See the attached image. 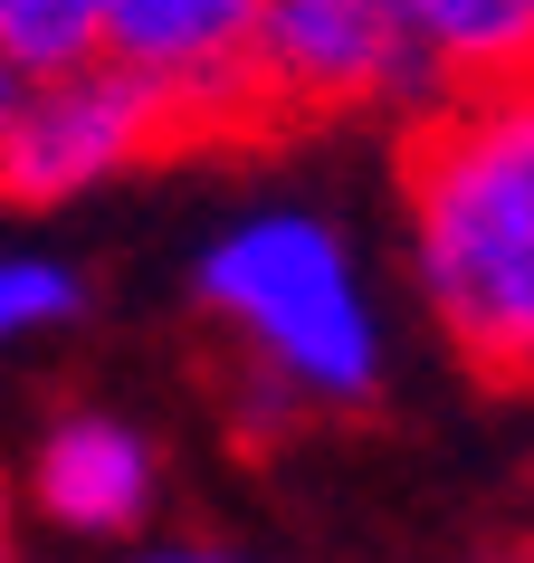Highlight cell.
I'll return each mask as SVG.
<instances>
[{
	"label": "cell",
	"mask_w": 534,
	"mask_h": 563,
	"mask_svg": "<svg viewBox=\"0 0 534 563\" xmlns=\"http://www.w3.org/2000/svg\"><path fill=\"white\" fill-rule=\"evenodd\" d=\"M181 144H191V124H181L173 96L144 87L115 58H87L67 77L20 87V115L0 134V201H30V210L87 201V191L144 173V163H163Z\"/></svg>",
	"instance_id": "cell-4"
},
{
	"label": "cell",
	"mask_w": 534,
	"mask_h": 563,
	"mask_svg": "<svg viewBox=\"0 0 534 563\" xmlns=\"http://www.w3.org/2000/svg\"><path fill=\"white\" fill-rule=\"evenodd\" d=\"M401 239L448 354L534 391V77L420 106L401 144Z\"/></svg>",
	"instance_id": "cell-1"
},
{
	"label": "cell",
	"mask_w": 534,
	"mask_h": 563,
	"mask_svg": "<svg viewBox=\"0 0 534 563\" xmlns=\"http://www.w3.org/2000/svg\"><path fill=\"white\" fill-rule=\"evenodd\" d=\"M411 0H267L248 106L258 124H344L372 106H430Z\"/></svg>",
	"instance_id": "cell-3"
},
{
	"label": "cell",
	"mask_w": 534,
	"mask_h": 563,
	"mask_svg": "<svg viewBox=\"0 0 534 563\" xmlns=\"http://www.w3.org/2000/svg\"><path fill=\"white\" fill-rule=\"evenodd\" d=\"M0 563H10V487H0Z\"/></svg>",
	"instance_id": "cell-12"
},
{
	"label": "cell",
	"mask_w": 534,
	"mask_h": 563,
	"mask_svg": "<svg viewBox=\"0 0 534 563\" xmlns=\"http://www.w3.org/2000/svg\"><path fill=\"white\" fill-rule=\"evenodd\" d=\"M134 563H248V554H220V544H153V554Z\"/></svg>",
	"instance_id": "cell-10"
},
{
	"label": "cell",
	"mask_w": 534,
	"mask_h": 563,
	"mask_svg": "<svg viewBox=\"0 0 534 563\" xmlns=\"http://www.w3.org/2000/svg\"><path fill=\"white\" fill-rule=\"evenodd\" d=\"M430 87H515L534 77V0H411Z\"/></svg>",
	"instance_id": "cell-7"
},
{
	"label": "cell",
	"mask_w": 534,
	"mask_h": 563,
	"mask_svg": "<svg viewBox=\"0 0 534 563\" xmlns=\"http://www.w3.org/2000/svg\"><path fill=\"white\" fill-rule=\"evenodd\" d=\"M105 10L115 0H0V58L20 77H67L105 58Z\"/></svg>",
	"instance_id": "cell-8"
},
{
	"label": "cell",
	"mask_w": 534,
	"mask_h": 563,
	"mask_svg": "<svg viewBox=\"0 0 534 563\" xmlns=\"http://www.w3.org/2000/svg\"><path fill=\"white\" fill-rule=\"evenodd\" d=\"M87 316V277L67 258H38V249H0V354H20L38 334H67Z\"/></svg>",
	"instance_id": "cell-9"
},
{
	"label": "cell",
	"mask_w": 534,
	"mask_h": 563,
	"mask_svg": "<svg viewBox=\"0 0 534 563\" xmlns=\"http://www.w3.org/2000/svg\"><path fill=\"white\" fill-rule=\"evenodd\" d=\"M191 306L238 344L248 383L287 411H363L382 391V306L354 239L305 201H258L191 249Z\"/></svg>",
	"instance_id": "cell-2"
},
{
	"label": "cell",
	"mask_w": 534,
	"mask_h": 563,
	"mask_svg": "<svg viewBox=\"0 0 534 563\" xmlns=\"http://www.w3.org/2000/svg\"><path fill=\"white\" fill-rule=\"evenodd\" d=\"M487 563H534V554H487Z\"/></svg>",
	"instance_id": "cell-13"
},
{
	"label": "cell",
	"mask_w": 534,
	"mask_h": 563,
	"mask_svg": "<svg viewBox=\"0 0 534 563\" xmlns=\"http://www.w3.org/2000/svg\"><path fill=\"white\" fill-rule=\"evenodd\" d=\"M153 487H163V459L115 411H67L30 449V497L58 534H134L153 516Z\"/></svg>",
	"instance_id": "cell-6"
},
{
	"label": "cell",
	"mask_w": 534,
	"mask_h": 563,
	"mask_svg": "<svg viewBox=\"0 0 534 563\" xmlns=\"http://www.w3.org/2000/svg\"><path fill=\"white\" fill-rule=\"evenodd\" d=\"M20 87H30V77H20V67L0 58V134H10V115H20Z\"/></svg>",
	"instance_id": "cell-11"
},
{
	"label": "cell",
	"mask_w": 534,
	"mask_h": 563,
	"mask_svg": "<svg viewBox=\"0 0 534 563\" xmlns=\"http://www.w3.org/2000/svg\"><path fill=\"white\" fill-rule=\"evenodd\" d=\"M258 20L267 0H115L105 58L173 96L191 144H220V134H258V106H248Z\"/></svg>",
	"instance_id": "cell-5"
}]
</instances>
